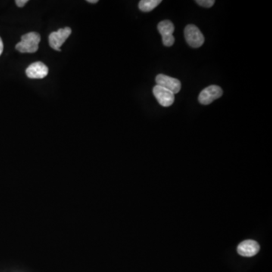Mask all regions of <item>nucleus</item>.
<instances>
[{"label":"nucleus","mask_w":272,"mask_h":272,"mask_svg":"<svg viewBox=\"0 0 272 272\" xmlns=\"http://www.w3.org/2000/svg\"><path fill=\"white\" fill-rule=\"evenodd\" d=\"M40 35L30 32L21 36V41L16 45L15 48L21 53H34L39 49Z\"/></svg>","instance_id":"obj_1"},{"label":"nucleus","mask_w":272,"mask_h":272,"mask_svg":"<svg viewBox=\"0 0 272 272\" xmlns=\"http://www.w3.org/2000/svg\"><path fill=\"white\" fill-rule=\"evenodd\" d=\"M185 37L187 43L193 48H199L204 43V36L198 26L188 24L185 28Z\"/></svg>","instance_id":"obj_2"},{"label":"nucleus","mask_w":272,"mask_h":272,"mask_svg":"<svg viewBox=\"0 0 272 272\" xmlns=\"http://www.w3.org/2000/svg\"><path fill=\"white\" fill-rule=\"evenodd\" d=\"M157 29L161 34L163 45L172 46L175 42V37L173 36L175 26L173 22L169 20H162L157 25Z\"/></svg>","instance_id":"obj_3"},{"label":"nucleus","mask_w":272,"mask_h":272,"mask_svg":"<svg viewBox=\"0 0 272 272\" xmlns=\"http://www.w3.org/2000/svg\"><path fill=\"white\" fill-rule=\"evenodd\" d=\"M71 29L70 27L61 28L58 31L52 32L48 36L49 45L53 49L61 51V47L64 43L67 38L71 34Z\"/></svg>","instance_id":"obj_4"},{"label":"nucleus","mask_w":272,"mask_h":272,"mask_svg":"<svg viewBox=\"0 0 272 272\" xmlns=\"http://www.w3.org/2000/svg\"><path fill=\"white\" fill-rule=\"evenodd\" d=\"M223 91L220 86L213 85L205 88L202 92L200 93L198 97V101L201 104L208 105L211 104L215 100L220 98L223 96Z\"/></svg>","instance_id":"obj_5"},{"label":"nucleus","mask_w":272,"mask_h":272,"mask_svg":"<svg viewBox=\"0 0 272 272\" xmlns=\"http://www.w3.org/2000/svg\"><path fill=\"white\" fill-rule=\"evenodd\" d=\"M153 94L159 104L163 107H170L174 103L175 95L171 91L156 85L153 88Z\"/></svg>","instance_id":"obj_6"},{"label":"nucleus","mask_w":272,"mask_h":272,"mask_svg":"<svg viewBox=\"0 0 272 272\" xmlns=\"http://www.w3.org/2000/svg\"><path fill=\"white\" fill-rule=\"evenodd\" d=\"M156 83L157 86H162L171 91L174 95L179 93L182 88V83L179 79L164 74L157 75L156 77Z\"/></svg>","instance_id":"obj_7"},{"label":"nucleus","mask_w":272,"mask_h":272,"mask_svg":"<svg viewBox=\"0 0 272 272\" xmlns=\"http://www.w3.org/2000/svg\"><path fill=\"white\" fill-rule=\"evenodd\" d=\"M260 249V245L257 241L247 240L238 245V253L242 257H252L258 254Z\"/></svg>","instance_id":"obj_8"},{"label":"nucleus","mask_w":272,"mask_h":272,"mask_svg":"<svg viewBox=\"0 0 272 272\" xmlns=\"http://www.w3.org/2000/svg\"><path fill=\"white\" fill-rule=\"evenodd\" d=\"M48 73V67L40 61L33 63L26 69V76L30 79H42L45 77Z\"/></svg>","instance_id":"obj_9"},{"label":"nucleus","mask_w":272,"mask_h":272,"mask_svg":"<svg viewBox=\"0 0 272 272\" xmlns=\"http://www.w3.org/2000/svg\"><path fill=\"white\" fill-rule=\"evenodd\" d=\"M161 0H142L139 3V8L144 12H149L161 3Z\"/></svg>","instance_id":"obj_10"},{"label":"nucleus","mask_w":272,"mask_h":272,"mask_svg":"<svg viewBox=\"0 0 272 272\" xmlns=\"http://www.w3.org/2000/svg\"><path fill=\"white\" fill-rule=\"evenodd\" d=\"M196 2L204 8H211L215 4L214 0H197Z\"/></svg>","instance_id":"obj_11"},{"label":"nucleus","mask_w":272,"mask_h":272,"mask_svg":"<svg viewBox=\"0 0 272 272\" xmlns=\"http://www.w3.org/2000/svg\"><path fill=\"white\" fill-rule=\"evenodd\" d=\"M27 2H28L27 0H16L15 1L16 5H17V6L20 7V8L24 6Z\"/></svg>","instance_id":"obj_12"},{"label":"nucleus","mask_w":272,"mask_h":272,"mask_svg":"<svg viewBox=\"0 0 272 272\" xmlns=\"http://www.w3.org/2000/svg\"><path fill=\"white\" fill-rule=\"evenodd\" d=\"M2 51H3V42H2V39L0 37V55L2 54Z\"/></svg>","instance_id":"obj_13"},{"label":"nucleus","mask_w":272,"mask_h":272,"mask_svg":"<svg viewBox=\"0 0 272 272\" xmlns=\"http://www.w3.org/2000/svg\"><path fill=\"white\" fill-rule=\"evenodd\" d=\"M98 1V0H87V2H89V3H97Z\"/></svg>","instance_id":"obj_14"}]
</instances>
